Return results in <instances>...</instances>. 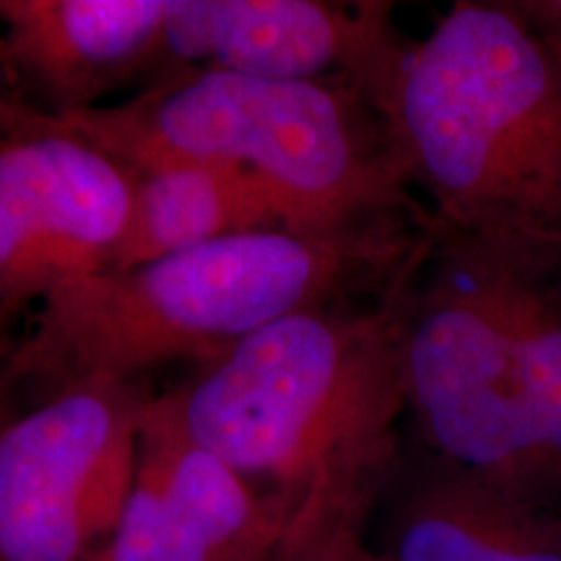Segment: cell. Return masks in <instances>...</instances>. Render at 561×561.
Listing matches in <instances>:
<instances>
[{
  "label": "cell",
  "instance_id": "obj_1",
  "mask_svg": "<svg viewBox=\"0 0 561 561\" xmlns=\"http://www.w3.org/2000/svg\"><path fill=\"white\" fill-rule=\"evenodd\" d=\"M401 371L426 455L561 512V248L430 224L401 284Z\"/></svg>",
  "mask_w": 561,
  "mask_h": 561
},
{
  "label": "cell",
  "instance_id": "obj_2",
  "mask_svg": "<svg viewBox=\"0 0 561 561\" xmlns=\"http://www.w3.org/2000/svg\"><path fill=\"white\" fill-rule=\"evenodd\" d=\"M53 117L133 172L191 161L234 167L261 182L284 227L299 234L419 240L430 229L388 117L341 83L201 68L125 102Z\"/></svg>",
  "mask_w": 561,
  "mask_h": 561
},
{
  "label": "cell",
  "instance_id": "obj_3",
  "mask_svg": "<svg viewBox=\"0 0 561 561\" xmlns=\"http://www.w3.org/2000/svg\"><path fill=\"white\" fill-rule=\"evenodd\" d=\"M403 276L367 307H307L248 335L195 380L164 392L180 424L299 510L318 494H382L401 460L405 416Z\"/></svg>",
  "mask_w": 561,
  "mask_h": 561
},
{
  "label": "cell",
  "instance_id": "obj_4",
  "mask_svg": "<svg viewBox=\"0 0 561 561\" xmlns=\"http://www.w3.org/2000/svg\"><path fill=\"white\" fill-rule=\"evenodd\" d=\"M424 237L263 229L100 273L42 301L30 335L11 351V375L62 388L87 377L136 380L174 359L208 364L284 314L333 305L362 284L388 289Z\"/></svg>",
  "mask_w": 561,
  "mask_h": 561
},
{
  "label": "cell",
  "instance_id": "obj_5",
  "mask_svg": "<svg viewBox=\"0 0 561 561\" xmlns=\"http://www.w3.org/2000/svg\"><path fill=\"white\" fill-rule=\"evenodd\" d=\"M385 117L434 229L561 248V53L515 0L411 39Z\"/></svg>",
  "mask_w": 561,
  "mask_h": 561
},
{
  "label": "cell",
  "instance_id": "obj_6",
  "mask_svg": "<svg viewBox=\"0 0 561 561\" xmlns=\"http://www.w3.org/2000/svg\"><path fill=\"white\" fill-rule=\"evenodd\" d=\"M151 396L87 377L0 421V561H91L136 476Z\"/></svg>",
  "mask_w": 561,
  "mask_h": 561
},
{
  "label": "cell",
  "instance_id": "obj_7",
  "mask_svg": "<svg viewBox=\"0 0 561 561\" xmlns=\"http://www.w3.org/2000/svg\"><path fill=\"white\" fill-rule=\"evenodd\" d=\"M136 172L21 96H0V314L110 271Z\"/></svg>",
  "mask_w": 561,
  "mask_h": 561
},
{
  "label": "cell",
  "instance_id": "obj_8",
  "mask_svg": "<svg viewBox=\"0 0 561 561\" xmlns=\"http://www.w3.org/2000/svg\"><path fill=\"white\" fill-rule=\"evenodd\" d=\"M409 45L390 3L167 0L164 79L214 68L273 81L341 83L362 91L385 115Z\"/></svg>",
  "mask_w": 561,
  "mask_h": 561
},
{
  "label": "cell",
  "instance_id": "obj_9",
  "mask_svg": "<svg viewBox=\"0 0 561 561\" xmlns=\"http://www.w3.org/2000/svg\"><path fill=\"white\" fill-rule=\"evenodd\" d=\"M297 512L198 445L159 396L121 520L91 561H276Z\"/></svg>",
  "mask_w": 561,
  "mask_h": 561
},
{
  "label": "cell",
  "instance_id": "obj_10",
  "mask_svg": "<svg viewBox=\"0 0 561 561\" xmlns=\"http://www.w3.org/2000/svg\"><path fill=\"white\" fill-rule=\"evenodd\" d=\"M167 0H0L3 68L53 115L107 104L138 76L164 79Z\"/></svg>",
  "mask_w": 561,
  "mask_h": 561
},
{
  "label": "cell",
  "instance_id": "obj_11",
  "mask_svg": "<svg viewBox=\"0 0 561 561\" xmlns=\"http://www.w3.org/2000/svg\"><path fill=\"white\" fill-rule=\"evenodd\" d=\"M385 507V561H561V512L528 504L426 455L398 460Z\"/></svg>",
  "mask_w": 561,
  "mask_h": 561
},
{
  "label": "cell",
  "instance_id": "obj_12",
  "mask_svg": "<svg viewBox=\"0 0 561 561\" xmlns=\"http://www.w3.org/2000/svg\"><path fill=\"white\" fill-rule=\"evenodd\" d=\"M263 229H286L276 201L234 167L191 161L136 172L133 214L110 271Z\"/></svg>",
  "mask_w": 561,
  "mask_h": 561
},
{
  "label": "cell",
  "instance_id": "obj_13",
  "mask_svg": "<svg viewBox=\"0 0 561 561\" xmlns=\"http://www.w3.org/2000/svg\"><path fill=\"white\" fill-rule=\"evenodd\" d=\"M377 494H320L301 504L276 561H385L369 541Z\"/></svg>",
  "mask_w": 561,
  "mask_h": 561
},
{
  "label": "cell",
  "instance_id": "obj_14",
  "mask_svg": "<svg viewBox=\"0 0 561 561\" xmlns=\"http://www.w3.org/2000/svg\"><path fill=\"white\" fill-rule=\"evenodd\" d=\"M515 5L561 53V0H520Z\"/></svg>",
  "mask_w": 561,
  "mask_h": 561
},
{
  "label": "cell",
  "instance_id": "obj_15",
  "mask_svg": "<svg viewBox=\"0 0 561 561\" xmlns=\"http://www.w3.org/2000/svg\"><path fill=\"white\" fill-rule=\"evenodd\" d=\"M13 346H16V343H11V339H9V325L0 328V421L9 419L13 413L11 396L19 388V382L13 380V375H11Z\"/></svg>",
  "mask_w": 561,
  "mask_h": 561
},
{
  "label": "cell",
  "instance_id": "obj_16",
  "mask_svg": "<svg viewBox=\"0 0 561 561\" xmlns=\"http://www.w3.org/2000/svg\"><path fill=\"white\" fill-rule=\"evenodd\" d=\"M5 325H11V320H9V318H3V314H0V328H5Z\"/></svg>",
  "mask_w": 561,
  "mask_h": 561
},
{
  "label": "cell",
  "instance_id": "obj_17",
  "mask_svg": "<svg viewBox=\"0 0 561 561\" xmlns=\"http://www.w3.org/2000/svg\"><path fill=\"white\" fill-rule=\"evenodd\" d=\"M0 68H3V42H0Z\"/></svg>",
  "mask_w": 561,
  "mask_h": 561
}]
</instances>
